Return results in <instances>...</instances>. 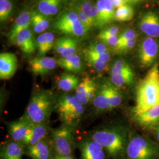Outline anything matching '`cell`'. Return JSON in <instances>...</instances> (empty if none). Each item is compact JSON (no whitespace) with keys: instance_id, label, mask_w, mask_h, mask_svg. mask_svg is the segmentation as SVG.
I'll return each mask as SVG.
<instances>
[{"instance_id":"5bb4252c","label":"cell","mask_w":159,"mask_h":159,"mask_svg":"<svg viewBox=\"0 0 159 159\" xmlns=\"http://www.w3.org/2000/svg\"><path fill=\"white\" fill-rule=\"evenodd\" d=\"M32 123L24 116L8 124V133L12 140L23 144L30 130Z\"/></svg>"},{"instance_id":"9a60e30c","label":"cell","mask_w":159,"mask_h":159,"mask_svg":"<svg viewBox=\"0 0 159 159\" xmlns=\"http://www.w3.org/2000/svg\"><path fill=\"white\" fill-rule=\"evenodd\" d=\"M96 5L98 11L96 27L102 29L114 20L116 9L111 0H97Z\"/></svg>"},{"instance_id":"83f0119b","label":"cell","mask_w":159,"mask_h":159,"mask_svg":"<svg viewBox=\"0 0 159 159\" xmlns=\"http://www.w3.org/2000/svg\"><path fill=\"white\" fill-rule=\"evenodd\" d=\"M74 4L85 14L94 27H96L98 19L96 5L94 4L90 0H77Z\"/></svg>"},{"instance_id":"484cf974","label":"cell","mask_w":159,"mask_h":159,"mask_svg":"<svg viewBox=\"0 0 159 159\" xmlns=\"http://www.w3.org/2000/svg\"><path fill=\"white\" fill-rule=\"evenodd\" d=\"M39 55L43 56L54 47V35L50 32L40 34L36 40Z\"/></svg>"},{"instance_id":"9c48e42d","label":"cell","mask_w":159,"mask_h":159,"mask_svg":"<svg viewBox=\"0 0 159 159\" xmlns=\"http://www.w3.org/2000/svg\"><path fill=\"white\" fill-rule=\"evenodd\" d=\"M110 80L105 79L98 83L96 96L93 105L97 112H106L111 110V87Z\"/></svg>"},{"instance_id":"7402d4cb","label":"cell","mask_w":159,"mask_h":159,"mask_svg":"<svg viewBox=\"0 0 159 159\" xmlns=\"http://www.w3.org/2000/svg\"><path fill=\"white\" fill-rule=\"evenodd\" d=\"M31 12L28 11H23L16 18L11 30L8 35V40L10 42L14 44L15 39L22 30L30 28L31 23Z\"/></svg>"},{"instance_id":"f35d334b","label":"cell","mask_w":159,"mask_h":159,"mask_svg":"<svg viewBox=\"0 0 159 159\" xmlns=\"http://www.w3.org/2000/svg\"><path fill=\"white\" fill-rule=\"evenodd\" d=\"M98 39H100L106 45L110 47H113L114 48L117 46L119 41L118 35H98Z\"/></svg>"},{"instance_id":"30bf717a","label":"cell","mask_w":159,"mask_h":159,"mask_svg":"<svg viewBox=\"0 0 159 159\" xmlns=\"http://www.w3.org/2000/svg\"><path fill=\"white\" fill-rule=\"evenodd\" d=\"M98 83L90 77L87 76L80 81L75 90V96L81 103L85 106L93 102L96 96Z\"/></svg>"},{"instance_id":"f546056e","label":"cell","mask_w":159,"mask_h":159,"mask_svg":"<svg viewBox=\"0 0 159 159\" xmlns=\"http://www.w3.org/2000/svg\"><path fill=\"white\" fill-rule=\"evenodd\" d=\"M110 80L114 85L119 88H122L126 85H130L134 81V73L110 74Z\"/></svg>"},{"instance_id":"1f68e13d","label":"cell","mask_w":159,"mask_h":159,"mask_svg":"<svg viewBox=\"0 0 159 159\" xmlns=\"http://www.w3.org/2000/svg\"><path fill=\"white\" fill-rule=\"evenodd\" d=\"M134 73L130 64L124 59L119 58L114 61L110 70V74Z\"/></svg>"},{"instance_id":"4dcf8cb0","label":"cell","mask_w":159,"mask_h":159,"mask_svg":"<svg viewBox=\"0 0 159 159\" xmlns=\"http://www.w3.org/2000/svg\"><path fill=\"white\" fill-rule=\"evenodd\" d=\"M134 10L131 6L125 4L117 8L114 12V20L120 21H128L132 20L134 16Z\"/></svg>"},{"instance_id":"7a4b0ae2","label":"cell","mask_w":159,"mask_h":159,"mask_svg":"<svg viewBox=\"0 0 159 159\" xmlns=\"http://www.w3.org/2000/svg\"><path fill=\"white\" fill-rule=\"evenodd\" d=\"M159 104V64L148 70L137 87L136 106L133 114L140 113Z\"/></svg>"},{"instance_id":"74e56055","label":"cell","mask_w":159,"mask_h":159,"mask_svg":"<svg viewBox=\"0 0 159 159\" xmlns=\"http://www.w3.org/2000/svg\"><path fill=\"white\" fill-rule=\"evenodd\" d=\"M85 58H91L93 59L98 60L102 63H107L110 60V54L109 52L100 54V53H91L87 51H84Z\"/></svg>"},{"instance_id":"ab89813d","label":"cell","mask_w":159,"mask_h":159,"mask_svg":"<svg viewBox=\"0 0 159 159\" xmlns=\"http://www.w3.org/2000/svg\"><path fill=\"white\" fill-rule=\"evenodd\" d=\"M136 33L134 30L132 29H127L119 37V41L117 44H121L127 40H131L133 39H136Z\"/></svg>"},{"instance_id":"5b68a950","label":"cell","mask_w":159,"mask_h":159,"mask_svg":"<svg viewBox=\"0 0 159 159\" xmlns=\"http://www.w3.org/2000/svg\"><path fill=\"white\" fill-rule=\"evenodd\" d=\"M125 159H159V143L135 132L130 133Z\"/></svg>"},{"instance_id":"d590c367","label":"cell","mask_w":159,"mask_h":159,"mask_svg":"<svg viewBox=\"0 0 159 159\" xmlns=\"http://www.w3.org/2000/svg\"><path fill=\"white\" fill-rule=\"evenodd\" d=\"M84 51L91 53L103 54L108 52V50L106 45L102 43H94L88 46Z\"/></svg>"},{"instance_id":"52a82bcc","label":"cell","mask_w":159,"mask_h":159,"mask_svg":"<svg viewBox=\"0 0 159 159\" xmlns=\"http://www.w3.org/2000/svg\"><path fill=\"white\" fill-rule=\"evenodd\" d=\"M52 27L68 37L81 38L88 33L74 10L63 12L54 22Z\"/></svg>"},{"instance_id":"e0dca14e","label":"cell","mask_w":159,"mask_h":159,"mask_svg":"<svg viewBox=\"0 0 159 159\" xmlns=\"http://www.w3.org/2000/svg\"><path fill=\"white\" fill-rule=\"evenodd\" d=\"M139 28L144 34L152 38L159 37V17L153 12L144 14L139 23Z\"/></svg>"},{"instance_id":"ba28073f","label":"cell","mask_w":159,"mask_h":159,"mask_svg":"<svg viewBox=\"0 0 159 159\" xmlns=\"http://www.w3.org/2000/svg\"><path fill=\"white\" fill-rule=\"evenodd\" d=\"M138 52L139 59L142 66H153L159 56V43L154 38L148 37L143 40Z\"/></svg>"},{"instance_id":"ffe728a7","label":"cell","mask_w":159,"mask_h":159,"mask_svg":"<svg viewBox=\"0 0 159 159\" xmlns=\"http://www.w3.org/2000/svg\"><path fill=\"white\" fill-rule=\"evenodd\" d=\"M49 127L48 121L33 124L30 130L27 135L25 140L23 143V145L25 148L34 145L37 143L39 142L47 137L48 133Z\"/></svg>"},{"instance_id":"d6a6232c","label":"cell","mask_w":159,"mask_h":159,"mask_svg":"<svg viewBox=\"0 0 159 159\" xmlns=\"http://www.w3.org/2000/svg\"><path fill=\"white\" fill-rule=\"evenodd\" d=\"M13 4L11 0H0V21L4 22L11 15Z\"/></svg>"},{"instance_id":"2e32d148","label":"cell","mask_w":159,"mask_h":159,"mask_svg":"<svg viewBox=\"0 0 159 159\" xmlns=\"http://www.w3.org/2000/svg\"><path fill=\"white\" fill-rule=\"evenodd\" d=\"M13 44H16L25 55H31L37 48L36 40L30 28L24 29L17 35Z\"/></svg>"},{"instance_id":"836d02e7","label":"cell","mask_w":159,"mask_h":159,"mask_svg":"<svg viewBox=\"0 0 159 159\" xmlns=\"http://www.w3.org/2000/svg\"><path fill=\"white\" fill-rule=\"evenodd\" d=\"M74 11L77 14V16L79 18L80 21H81V24L83 25L85 30L87 32H89L93 27H94L93 24L91 23L90 20L89 19V18L87 17L85 14L77 6L74 4Z\"/></svg>"},{"instance_id":"6da1fadb","label":"cell","mask_w":159,"mask_h":159,"mask_svg":"<svg viewBox=\"0 0 159 159\" xmlns=\"http://www.w3.org/2000/svg\"><path fill=\"white\" fill-rule=\"evenodd\" d=\"M129 135L125 127L111 125L93 131L90 137L102 146L108 159H125Z\"/></svg>"},{"instance_id":"f6af8a7d","label":"cell","mask_w":159,"mask_h":159,"mask_svg":"<svg viewBox=\"0 0 159 159\" xmlns=\"http://www.w3.org/2000/svg\"><path fill=\"white\" fill-rule=\"evenodd\" d=\"M142 0H127V3H131V4H134V3H137L139 2H140Z\"/></svg>"},{"instance_id":"4fadbf2b","label":"cell","mask_w":159,"mask_h":159,"mask_svg":"<svg viewBox=\"0 0 159 159\" xmlns=\"http://www.w3.org/2000/svg\"><path fill=\"white\" fill-rule=\"evenodd\" d=\"M57 66V60L52 57H35L29 60L30 70L35 75L43 76L49 74Z\"/></svg>"},{"instance_id":"8fae6325","label":"cell","mask_w":159,"mask_h":159,"mask_svg":"<svg viewBox=\"0 0 159 159\" xmlns=\"http://www.w3.org/2000/svg\"><path fill=\"white\" fill-rule=\"evenodd\" d=\"M81 159H106L107 155L102 146L90 137L81 140L77 144Z\"/></svg>"},{"instance_id":"3957f363","label":"cell","mask_w":159,"mask_h":159,"mask_svg":"<svg viewBox=\"0 0 159 159\" xmlns=\"http://www.w3.org/2000/svg\"><path fill=\"white\" fill-rule=\"evenodd\" d=\"M57 97L48 90H35L32 94L23 116L32 124L47 122L56 108Z\"/></svg>"},{"instance_id":"ee69618b","label":"cell","mask_w":159,"mask_h":159,"mask_svg":"<svg viewBox=\"0 0 159 159\" xmlns=\"http://www.w3.org/2000/svg\"><path fill=\"white\" fill-rule=\"evenodd\" d=\"M156 139L159 142V125L156 127Z\"/></svg>"},{"instance_id":"4316f807","label":"cell","mask_w":159,"mask_h":159,"mask_svg":"<svg viewBox=\"0 0 159 159\" xmlns=\"http://www.w3.org/2000/svg\"><path fill=\"white\" fill-rule=\"evenodd\" d=\"M62 0H39L37 4L38 11L46 17L57 14L61 6Z\"/></svg>"},{"instance_id":"b9f144b4","label":"cell","mask_w":159,"mask_h":159,"mask_svg":"<svg viewBox=\"0 0 159 159\" xmlns=\"http://www.w3.org/2000/svg\"><path fill=\"white\" fill-rule=\"evenodd\" d=\"M111 1L115 8L127 4V0H111Z\"/></svg>"},{"instance_id":"8992f818","label":"cell","mask_w":159,"mask_h":159,"mask_svg":"<svg viewBox=\"0 0 159 159\" xmlns=\"http://www.w3.org/2000/svg\"><path fill=\"white\" fill-rule=\"evenodd\" d=\"M75 128L63 125L52 131L51 140L54 153L61 156L73 155L75 147Z\"/></svg>"},{"instance_id":"7bdbcfd3","label":"cell","mask_w":159,"mask_h":159,"mask_svg":"<svg viewBox=\"0 0 159 159\" xmlns=\"http://www.w3.org/2000/svg\"><path fill=\"white\" fill-rule=\"evenodd\" d=\"M52 159H75L73 155L70 156H61L57 154H54Z\"/></svg>"},{"instance_id":"d6986e66","label":"cell","mask_w":159,"mask_h":159,"mask_svg":"<svg viewBox=\"0 0 159 159\" xmlns=\"http://www.w3.org/2000/svg\"><path fill=\"white\" fill-rule=\"evenodd\" d=\"M133 119L143 127H152L159 125V104L138 114H133Z\"/></svg>"},{"instance_id":"8d00e7d4","label":"cell","mask_w":159,"mask_h":159,"mask_svg":"<svg viewBox=\"0 0 159 159\" xmlns=\"http://www.w3.org/2000/svg\"><path fill=\"white\" fill-rule=\"evenodd\" d=\"M85 60L91 67L96 70L97 71L102 72L108 70L107 63H102L91 58H85Z\"/></svg>"},{"instance_id":"f1b7e54d","label":"cell","mask_w":159,"mask_h":159,"mask_svg":"<svg viewBox=\"0 0 159 159\" xmlns=\"http://www.w3.org/2000/svg\"><path fill=\"white\" fill-rule=\"evenodd\" d=\"M31 23L35 33L44 32L50 25V21L47 17L40 13L38 10L31 12Z\"/></svg>"},{"instance_id":"44dd1931","label":"cell","mask_w":159,"mask_h":159,"mask_svg":"<svg viewBox=\"0 0 159 159\" xmlns=\"http://www.w3.org/2000/svg\"><path fill=\"white\" fill-rule=\"evenodd\" d=\"M77 41L75 39L65 36L58 39L55 42L54 51L61 58L75 54L77 49Z\"/></svg>"},{"instance_id":"e575fe53","label":"cell","mask_w":159,"mask_h":159,"mask_svg":"<svg viewBox=\"0 0 159 159\" xmlns=\"http://www.w3.org/2000/svg\"><path fill=\"white\" fill-rule=\"evenodd\" d=\"M136 43V39L127 40L114 47V51L118 53H125L131 50Z\"/></svg>"},{"instance_id":"603a6c76","label":"cell","mask_w":159,"mask_h":159,"mask_svg":"<svg viewBox=\"0 0 159 159\" xmlns=\"http://www.w3.org/2000/svg\"><path fill=\"white\" fill-rule=\"evenodd\" d=\"M24 154L25 147L13 140L5 143L1 150V159H23Z\"/></svg>"},{"instance_id":"7c38bea8","label":"cell","mask_w":159,"mask_h":159,"mask_svg":"<svg viewBox=\"0 0 159 159\" xmlns=\"http://www.w3.org/2000/svg\"><path fill=\"white\" fill-rule=\"evenodd\" d=\"M54 154L51 139L47 137L25 148V154L32 159H52Z\"/></svg>"},{"instance_id":"cb8c5ba5","label":"cell","mask_w":159,"mask_h":159,"mask_svg":"<svg viewBox=\"0 0 159 159\" xmlns=\"http://www.w3.org/2000/svg\"><path fill=\"white\" fill-rule=\"evenodd\" d=\"M57 66L70 72L77 73L80 72L83 68L81 60L76 54L69 57H61L57 60Z\"/></svg>"},{"instance_id":"d4e9b609","label":"cell","mask_w":159,"mask_h":159,"mask_svg":"<svg viewBox=\"0 0 159 159\" xmlns=\"http://www.w3.org/2000/svg\"><path fill=\"white\" fill-rule=\"evenodd\" d=\"M80 83L79 79L74 74L63 73L57 80V86L60 90L68 93L75 90Z\"/></svg>"},{"instance_id":"ac0fdd59","label":"cell","mask_w":159,"mask_h":159,"mask_svg":"<svg viewBox=\"0 0 159 159\" xmlns=\"http://www.w3.org/2000/svg\"><path fill=\"white\" fill-rule=\"evenodd\" d=\"M16 56L11 52H2L0 54V79L8 80L12 78L17 69Z\"/></svg>"},{"instance_id":"60d3db41","label":"cell","mask_w":159,"mask_h":159,"mask_svg":"<svg viewBox=\"0 0 159 159\" xmlns=\"http://www.w3.org/2000/svg\"><path fill=\"white\" fill-rule=\"evenodd\" d=\"M119 30L117 26H111L107 29H104L98 35L104 36V35H117Z\"/></svg>"},{"instance_id":"277c9868","label":"cell","mask_w":159,"mask_h":159,"mask_svg":"<svg viewBox=\"0 0 159 159\" xmlns=\"http://www.w3.org/2000/svg\"><path fill=\"white\" fill-rule=\"evenodd\" d=\"M55 109L63 125L75 128L85 113L83 105L75 94L64 93L57 97Z\"/></svg>"}]
</instances>
